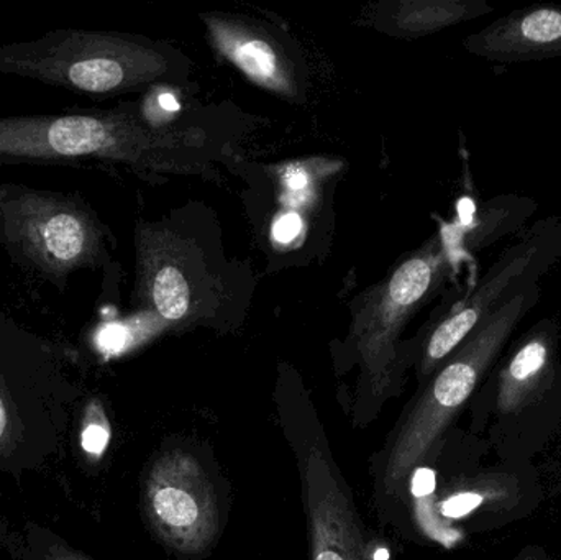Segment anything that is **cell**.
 I'll use <instances>...</instances> for the list:
<instances>
[{
    "label": "cell",
    "instance_id": "cell-6",
    "mask_svg": "<svg viewBox=\"0 0 561 560\" xmlns=\"http://www.w3.org/2000/svg\"><path fill=\"white\" fill-rule=\"evenodd\" d=\"M457 250L445 232L405 256L391 275L366 296L353 324L363 380L371 400L385 397L398 365L399 335L454 270Z\"/></svg>",
    "mask_w": 561,
    "mask_h": 560
},
{
    "label": "cell",
    "instance_id": "cell-5",
    "mask_svg": "<svg viewBox=\"0 0 561 560\" xmlns=\"http://www.w3.org/2000/svg\"><path fill=\"white\" fill-rule=\"evenodd\" d=\"M108 230L78 194L0 184V247L16 266L65 292L108 259Z\"/></svg>",
    "mask_w": 561,
    "mask_h": 560
},
{
    "label": "cell",
    "instance_id": "cell-3",
    "mask_svg": "<svg viewBox=\"0 0 561 560\" xmlns=\"http://www.w3.org/2000/svg\"><path fill=\"white\" fill-rule=\"evenodd\" d=\"M540 295L537 285L514 296L428 378L389 449L382 476L386 493L401 495L412 472L432 456L445 431L471 403L520 322L539 305Z\"/></svg>",
    "mask_w": 561,
    "mask_h": 560
},
{
    "label": "cell",
    "instance_id": "cell-14",
    "mask_svg": "<svg viewBox=\"0 0 561 560\" xmlns=\"http://www.w3.org/2000/svg\"><path fill=\"white\" fill-rule=\"evenodd\" d=\"M537 209L536 201L526 196H496L471 214L470 220L457 227V233L445 236L458 255H470L493 245L507 233L519 229Z\"/></svg>",
    "mask_w": 561,
    "mask_h": 560
},
{
    "label": "cell",
    "instance_id": "cell-2",
    "mask_svg": "<svg viewBox=\"0 0 561 560\" xmlns=\"http://www.w3.org/2000/svg\"><path fill=\"white\" fill-rule=\"evenodd\" d=\"M474 421L488 431L504 466L533 467L561 434V322L547 316L501 355L473 400Z\"/></svg>",
    "mask_w": 561,
    "mask_h": 560
},
{
    "label": "cell",
    "instance_id": "cell-8",
    "mask_svg": "<svg viewBox=\"0 0 561 560\" xmlns=\"http://www.w3.org/2000/svg\"><path fill=\"white\" fill-rule=\"evenodd\" d=\"M145 512L164 545L203 555L219 533L216 493L191 454L171 450L154 460L145 483Z\"/></svg>",
    "mask_w": 561,
    "mask_h": 560
},
{
    "label": "cell",
    "instance_id": "cell-17",
    "mask_svg": "<svg viewBox=\"0 0 561 560\" xmlns=\"http://www.w3.org/2000/svg\"><path fill=\"white\" fill-rule=\"evenodd\" d=\"M300 229H302V220L297 214L287 213L280 216L273 226V237L276 242L290 243L297 236H299Z\"/></svg>",
    "mask_w": 561,
    "mask_h": 560
},
{
    "label": "cell",
    "instance_id": "cell-7",
    "mask_svg": "<svg viewBox=\"0 0 561 560\" xmlns=\"http://www.w3.org/2000/svg\"><path fill=\"white\" fill-rule=\"evenodd\" d=\"M560 262L561 213H557L524 229L467 296L435 322L421 344L419 378L427 381L501 306L539 285Z\"/></svg>",
    "mask_w": 561,
    "mask_h": 560
},
{
    "label": "cell",
    "instance_id": "cell-10",
    "mask_svg": "<svg viewBox=\"0 0 561 560\" xmlns=\"http://www.w3.org/2000/svg\"><path fill=\"white\" fill-rule=\"evenodd\" d=\"M214 48L250 81L276 94L297 98L304 79L293 56L265 26L233 16L204 15Z\"/></svg>",
    "mask_w": 561,
    "mask_h": 560
},
{
    "label": "cell",
    "instance_id": "cell-18",
    "mask_svg": "<svg viewBox=\"0 0 561 560\" xmlns=\"http://www.w3.org/2000/svg\"><path fill=\"white\" fill-rule=\"evenodd\" d=\"M45 560H89L82 558L81 555L69 551V549L62 548V546H51L46 552Z\"/></svg>",
    "mask_w": 561,
    "mask_h": 560
},
{
    "label": "cell",
    "instance_id": "cell-4",
    "mask_svg": "<svg viewBox=\"0 0 561 560\" xmlns=\"http://www.w3.org/2000/svg\"><path fill=\"white\" fill-rule=\"evenodd\" d=\"M173 69L163 45L124 33L61 28L0 46V75L99 98L144 88Z\"/></svg>",
    "mask_w": 561,
    "mask_h": 560
},
{
    "label": "cell",
    "instance_id": "cell-1",
    "mask_svg": "<svg viewBox=\"0 0 561 560\" xmlns=\"http://www.w3.org/2000/svg\"><path fill=\"white\" fill-rule=\"evenodd\" d=\"M206 144L199 128H158L130 107L0 117V164L91 160L191 173Z\"/></svg>",
    "mask_w": 561,
    "mask_h": 560
},
{
    "label": "cell",
    "instance_id": "cell-9",
    "mask_svg": "<svg viewBox=\"0 0 561 560\" xmlns=\"http://www.w3.org/2000/svg\"><path fill=\"white\" fill-rule=\"evenodd\" d=\"M300 473L310 560H368L362 522L348 485L323 441H316L304 450Z\"/></svg>",
    "mask_w": 561,
    "mask_h": 560
},
{
    "label": "cell",
    "instance_id": "cell-12",
    "mask_svg": "<svg viewBox=\"0 0 561 560\" xmlns=\"http://www.w3.org/2000/svg\"><path fill=\"white\" fill-rule=\"evenodd\" d=\"M170 250V237L151 227L137 233V296L161 319L178 322L193 315L194 289L190 270Z\"/></svg>",
    "mask_w": 561,
    "mask_h": 560
},
{
    "label": "cell",
    "instance_id": "cell-13",
    "mask_svg": "<svg viewBox=\"0 0 561 560\" xmlns=\"http://www.w3.org/2000/svg\"><path fill=\"white\" fill-rule=\"evenodd\" d=\"M493 12L488 0H399L378 16L386 32L414 39Z\"/></svg>",
    "mask_w": 561,
    "mask_h": 560
},
{
    "label": "cell",
    "instance_id": "cell-19",
    "mask_svg": "<svg viewBox=\"0 0 561 560\" xmlns=\"http://www.w3.org/2000/svg\"><path fill=\"white\" fill-rule=\"evenodd\" d=\"M513 560H552L550 556L547 555L546 549L540 548V546H529V548L523 549L519 552V556H516Z\"/></svg>",
    "mask_w": 561,
    "mask_h": 560
},
{
    "label": "cell",
    "instance_id": "cell-15",
    "mask_svg": "<svg viewBox=\"0 0 561 560\" xmlns=\"http://www.w3.org/2000/svg\"><path fill=\"white\" fill-rule=\"evenodd\" d=\"M520 472H524V467H510L507 472H491L486 473L483 480L463 483L460 490H455L438 503L442 515L450 519L467 518L484 512V506H491V512L496 513L493 506L500 503V495L493 493H510L511 487L523 485L517 482L520 480Z\"/></svg>",
    "mask_w": 561,
    "mask_h": 560
},
{
    "label": "cell",
    "instance_id": "cell-16",
    "mask_svg": "<svg viewBox=\"0 0 561 560\" xmlns=\"http://www.w3.org/2000/svg\"><path fill=\"white\" fill-rule=\"evenodd\" d=\"M111 441V426L105 420L101 404L91 403L85 414L84 430L81 434V446L89 456L101 457Z\"/></svg>",
    "mask_w": 561,
    "mask_h": 560
},
{
    "label": "cell",
    "instance_id": "cell-11",
    "mask_svg": "<svg viewBox=\"0 0 561 560\" xmlns=\"http://www.w3.org/2000/svg\"><path fill=\"white\" fill-rule=\"evenodd\" d=\"M470 55L500 65L561 58V5L513 10L465 38Z\"/></svg>",
    "mask_w": 561,
    "mask_h": 560
}]
</instances>
